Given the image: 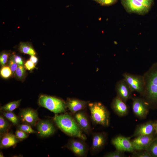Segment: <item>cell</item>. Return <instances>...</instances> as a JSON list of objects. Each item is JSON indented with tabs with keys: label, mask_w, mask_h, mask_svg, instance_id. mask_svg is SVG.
Here are the masks:
<instances>
[{
	"label": "cell",
	"mask_w": 157,
	"mask_h": 157,
	"mask_svg": "<svg viewBox=\"0 0 157 157\" xmlns=\"http://www.w3.org/2000/svg\"><path fill=\"white\" fill-rule=\"evenodd\" d=\"M74 119L81 129L88 133L90 131V125L87 116L83 112L78 111L75 113Z\"/></svg>",
	"instance_id": "cell-16"
},
{
	"label": "cell",
	"mask_w": 157,
	"mask_h": 157,
	"mask_svg": "<svg viewBox=\"0 0 157 157\" xmlns=\"http://www.w3.org/2000/svg\"><path fill=\"white\" fill-rule=\"evenodd\" d=\"M3 115L4 117L14 125L18 124L19 120L18 117L12 112L4 111Z\"/></svg>",
	"instance_id": "cell-22"
},
{
	"label": "cell",
	"mask_w": 157,
	"mask_h": 157,
	"mask_svg": "<svg viewBox=\"0 0 157 157\" xmlns=\"http://www.w3.org/2000/svg\"><path fill=\"white\" fill-rule=\"evenodd\" d=\"M130 138L118 136L112 140V143L117 150L121 151L133 152L134 149Z\"/></svg>",
	"instance_id": "cell-8"
},
{
	"label": "cell",
	"mask_w": 157,
	"mask_h": 157,
	"mask_svg": "<svg viewBox=\"0 0 157 157\" xmlns=\"http://www.w3.org/2000/svg\"><path fill=\"white\" fill-rule=\"evenodd\" d=\"M25 68L23 65H18L15 73V77L18 79L22 80L26 75Z\"/></svg>",
	"instance_id": "cell-24"
},
{
	"label": "cell",
	"mask_w": 157,
	"mask_h": 157,
	"mask_svg": "<svg viewBox=\"0 0 157 157\" xmlns=\"http://www.w3.org/2000/svg\"><path fill=\"white\" fill-rule=\"evenodd\" d=\"M117 1V0H99L97 3L101 6H108L113 4Z\"/></svg>",
	"instance_id": "cell-31"
},
{
	"label": "cell",
	"mask_w": 157,
	"mask_h": 157,
	"mask_svg": "<svg viewBox=\"0 0 157 157\" xmlns=\"http://www.w3.org/2000/svg\"><path fill=\"white\" fill-rule=\"evenodd\" d=\"M92 120L96 124L104 126L109 124V114L106 107L99 102L89 104Z\"/></svg>",
	"instance_id": "cell-3"
},
{
	"label": "cell",
	"mask_w": 157,
	"mask_h": 157,
	"mask_svg": "<svg viewBox=\"0 0 157 157\" xmlns=\"http://www.w3.org/2000/svg\"><path fill=\"white\" fill-rule=\"evenodd\" d=\"M26 69L28 70H31L35 68V65L30 60L27 61L24 64Z\"/></svg>",
	"instance_id": "cell-34"
},
{
	"label": "cell",
	"mask_w": 157,
	"mask_h": 157,
	"mask_svg": "<svg viewBox=\"0 0 157 157\" xmlns=\"http://www.w3.org/2000/svg\"><path fill=\"white\" fill-rule=\"evenodd\" d=\"M154 126L155 133H157V121L154 122Z\"/></svg>",
	"instance_id": "cell-38"
},
{
	"label": "cell",
	"mask_w": 157,
	"mask_h": 157,
	"mask_svg": "<svg viewBox=\"0 0 157 157\" xmlns=\"http://www.w3.org/2000/svg\"><path fill=\"white\" fill-rule=\"evenodd\" d=\"M19 116L22 122L29 125H35L39 121L37 112L31 108L22 110L20 113Z\"/></svg>",
	"instance_id": "cell-9"
},
{
	"label": "cell",
	"mask_w": 157,
	"mask_h": 157,
	"mask_svg": "<svg viewBox=\"0 0 157 157\" xmlns=\"http://www.w3.org/2000/svg\"><path fill=\"white\" fill-rule=\"evenodd\" d=\"M133 157H151L150 153L147 151L134 153L132 155Z\"/></svg>",
	"instance_id": "cell-33"
},
{
	"label": "cell",
	"mask_w": 157,
	"mask_h": 157,
	"mask_svg": "<svg viewBox=\"0 0 157 157\" xmlns=\"http://www.w3.org/2000/svg\"><path fill=\"white\" fill-rule=\"evenodd\" d=\"M144 5L150 8L152 5L154 0H137Z\"/></svg>",
	"instance_id": "cell-36"
},
{
	"label": "cell",
	"mask_w": 157,
	"mask_h": 157,
	"mask_svg": "<svg viewBox=\"0 0 157 157\" xmlns=\"http://www.w3.org/2000/svg\"><path fill=\"white\" fill-rule=\"evenodd\" d=\"M155 139L153 134L140 135L137 137L131 142L134 150L147 151L151 144Z\"/></svg>",
	"instance_id": "cell-7"
},
{
	"label": "cell",
	"mask_w": 157,
	"mask_h": 157,
	"mask_svg": "<svg viewBox=\"0 0 157 157\" xmlns=\"http://www.w3.org/2000/svg\"><path fill=\"white\" fill-rule=\"evenodd\" d=\"M38 102L40 106L55 113L64 112L67 107L66 103L63 100L46 95H41L39 97Z\"/></svg>",
	"instance_id": "cell-4"
},
{
	"label": "cell",
	"mask_w": 157,
	"mask_h": 157,
	"mask_svg": "<svg viewBox=\"0 0 157 157\" xmlns=\"http://www.w3.org/2000/svg\"><path fill=\"white\" fill-rule=\"evenodd\" d=\"M38 133L42 137H48L53 134L55 131V127L51 122L49 120L39 121L36 124Z\"/></svg>",
	"instance_id": "cell-11"
},
{
	"label": "cell",
	"mask_w": 157,
	"mask_h": 157,
	"mask_svg": "<svg viewBox=\"0 0 157 157\" xmlns=\"http://www.w3.org/2000/svg\"><path fill=\"white\" fill-rule=\"evenodd\" d=\"M121 3L126 10L129 13L143 15L147 13L150 9L137 0H121Z\"/></svg>",
	"instance_id": "cell-6"
},
{
	"label": "cell",
	"mask_w": 157,
	"mask_h": 157,
	"mask_svg": "<svg viewBox=\"0 0 157 157\" xmlns=\"http://www.w3.org/2000/svg\"><path fill=\"white\" fill-rule=\"evenodd\" d=\"M88 102L75 98H67L66 103L67 107L70 112L75 114L85 108Z\"/></svg>",
	"instance_id": "cell-14"
},
{
	"label": "cell",
	"mask_w": 157,
	"mask_h": 157,
	"mask_svg": "<svg viewBox=\"0 0 157 157\" xmlns=\"http://www.w3.org/2000/svg\"><path fill=\"white\" fill-rule=\"evenodd\" d=\"M116 89L117 96L124 102L126 101L131 97L132 91L124 79L117 83Z\"/></svg>",
	"instance_id": "cell-12"
},
{
	"label": "cell",
	"mask_w": 157,
	"mask_h": 157,
	"mask_svg": "<svg viewBox=\"0 0 157 157\" xmlns=\"http://www.w3.org/2000/svg\"><path fill=\"white\" fill-rule=\"evenodd\" d=\"M21 100L10 102L1 107L0 110L6 112H12L19 106Z\"/></svg>",
	"instance_id": "cell-21"
},
{
	"label": "cell",
	"mask_w": 157,
	"mask_h": 157,
	"mask_svg": "<svg viewBox=\"0 0 157 157\" xmlns=\"http://www.w3.org/2000/svg\"><path fill=\"white\" fill-rule=\"evenodd\" d=\"M19 139L14 135L6 133L3 135L0 141V148H8L13 146L19 141Z\"/></svg>",
	"instance_id": "cell-18"
},
{
	"label": "cell",
	"mask_w": 157,
	"mask_h": 157,
	"mask_svg": "<svg viewBox=\"0 0 157 157\" xmlns=\"http://www.w3.org/2000/svg\"><path fill=\"white\" fill-rule=\"evenodd\" d=\"M29 60L35 65L37 63L38 60L37 58L35 56H31Z\"/></svg>",
	"instance_id": "cell-37"
},
{
	"label": "cell",
	"mask_w": 157,
	"mask_h": 157,
	"mask_svg": "<svg viewBox=\"0 0 157 157\" xmlns=\"http://www.w3.org/2000/svg\"><path fill=\"white\" fill-rule=\"evenodd\" d=\"M15 135L19 139H24L26 138L28 135L27 133L22 130H18L15 133Z\"/></svg>",
	"instance_id": "cell-32"
},
{
	"label": "cell",
	"mask_w": 157,
	"mask_h": 157,
	"mask_svg": "<svg viewBox=\"0 0 157 157\" xmlns=\"http://www.w3.org/2000/svg\"><path fill=\"white\" fill-rule=\"evenodd\" d=\"M106 142V136L104 133H97L93 136L91 149L92 151H97L101 149Z\"/></svg>",
	"instance_id": "cell-19"
},
{
	"label": "cell",
	"mask_w": 157,
	"mask_h": 157,
	"mask_svg": "<svg viewBox=\"0 0 157 157\" xmlns=\"http://www.w3.org/2000/svg\"><path fill=\"white\" fill-rule=\"evenodd\" d=\"M112 107L114 111L119 115L123 116L128 112V107L123 101L118 96L116 97L112 103Z\"/></svg>",
	"instance_id": "cell-17"
},
{
	"label": "cell",
	"mask_w": 157,
	"mask_h": 157,
	"mask_svg": "<svg viewBox=\"0 0 157 157\" xmlns=\"http://www.w3.org/2000/svg\"><path fill=\"white\" fill-rule=\"evenodd\" d=\"M68 148L76 156H83L85 155L87 147L83 142L76 140H72L67 145Z\"/></svg>",
	"instance_id": "cell-13"
},
{
	"label": "cell",
	"mask_w": 157,
	"mask_h": 157,
	"mask_svg": "<svg viewBox=\"0 0 157 157\" xmlns=\"http://www.w3.org/2000/svg\"><path fill=\"white\" fill-rule=\"evenodd\" d=\"M19 49L21 53L31 56H35L36 54L35 50L29 43L21 42L19 44Z\"/></svg>",
	"instance_id": "cell-20"
},
{
	"label": "cell",
	"mask_w": 157,
	"mask_h": 157,
	"mask_svg": "<svg viewBox=\"0 0 157 157\" xmlns=\"http://www.w3.org/2000/svg\"><path fill=\"white\" fill-rule=\"evenodd\" d=\"M95 1L97 3V2H98V1L99 0H93Z\"/></svg>",
	"instance_id": "cell-40"
},
{
	"label": "cell",
	"mask_w": 157,
	"mask_h": 157,
	"mask_svg": "<svg viewBox=\"0 0 157 157\" xmlns=\"http://www.w3.org/2000/svg\"><path fill=\"white\" fill-rule=\"evenodd\" d=\"M13 55L15 61L18 65H23V60L21 56L16 55Z\"/></svg>",
	"instance_id": "cell-35"
},
{
	"label": "cell",
	"mask_w": 157,
	"mask_h": 157,
	"mask_svg": "<svg viewBox=\"0 0 157 157\" xmlns=\"http://www.w3.org/2000/svg\"><path fill=\"white\" fill-rule=\"evenodd\" d=\"M132 91H135L143 94L144 90V82L143 76L134 75L125 72L123 74Z\"/></svg>",
	"instance_id": "cell-5"
},
{
	"label": "cell",
	"mask_w": 157,
	"mask_h": 157,
	"mask_svg": "<svg viewBox=\"0 0 157 157\" xmlns=\"http://www.w3.org/2000/svg\"><path fill=\"white\" fill-rule=\"evenodd\" d=\"M18 129L27 133H35L37 132V131L33 129L29 125L26 124L19 125L18 126Z\"/></svg>",
	"instance_id": "cell-27"
},
{
	"label": "cell",
	"mask_w": 157,
	"mask_h": 157,
	"mask_svg": "<svg viewBox=\"0 0 157 157\" xmlns=\"http://www.w3.org/2000/svg\"><path fill=\"white\" fill-rule=\"evenodd\" d=\"M124 155L122 151L118 150L109 153L105 155L106 157H123Z\"/></svg>",
	"instance_id": "cell-30"
},
{
	"label": "cell",
	"mask_w": 157,
	"mask_h": 157,
	"mask_svg": "<svg viewBox=\"0 0 157 157\" xmlns=\"http://www.w3.org/2000/svg\"><path fill=\"white\" fill-rule=\"evenodd\" d=\"M147 151L152 157H157V139H156L152 143Z\"/></svg>",
	"instance_id": "cell-26"
},
{
	"label": "cell",
	"mask_w": 157,
	"mask_h": 157,
	"mask_svg": "<svg viewBox=\"0 0 157 157\" xmlns=\"http://www.w3.org/2000/svg\"><path fill=\"white\" fill-rule=\"evenodd\" d=\"M53 121L57 126L66 134L85 140L86 138L74 119L70 115L65 114L56 115Z\"/></svg>",
	"instance_id": "cell-2"
},
{
	"label": "cell",
	"mask_w": 157,
	"mask_h": 157,
	"mask_svg": "<svg viewBox=\"0 0 157 157\" xmlns=\"http://www.w3.org/2000/svg\"><path fill=\"white\" fill-rule=\"evenodd\" d=\"M9 55L8 53L6 52L1 53L0 56V63L2 67L5 66L7 62Z\"/></svg>",
	"instance_id": "cell-29"
},
{
	"label": "cell",
	"mask_w": 157,
	"mask_h": 157,
	"mask_svg": "<svg viewBox=\"0 0 157 157\" xmlns=\"http://www.w3.org/2000/svg\"><path fill=\"white\" fill-rule=\"evenodd\" d=\"M0 75L2 78L6 79L12 75V72L9 66H4L1 69Z\"/></svg>",
	"instance_id": "cell-25"
},
{
	"label": "cell",
	"mask_w": 157,
	"mask_h": 157,
	"mask_svg": "<svg viewBox=\"0 0 157 157\" xmlns=\"http://www.w3.org/2000/svg\"><path fill=\"white\" fill-rule=\"evenodd\" d=\"M0 157H3V154L1 152L0 153Z\"/></svg>",
	"instance_id": "cell-39"
},
{
	"label": "cell",
	"mask_w": 157,
	"mask_h": 157,
	"mask_svg": "<svg viewBox=\"0 0 157 157\" xmlns=\"http://www.w3.org/2000/svg\"><path fill=\"white\" fill-rule=\"evenodd\" d=\"M132 108L134 113L138 117L144 118L148 112L147 103L143 99L135 98L133 99Z\"/></svg>",
	"instance_id": "cell-10"
},
{
	"label": "cell",
	"mask_w": 157,
	"mask_h": 157,
	"mask_svg": "<svg viewBox=\"0 0 157 157\" xmlns=\"http://www.w3.org/2000/svg\"><path fill=\"white\" fill-rule=\"evenodd\" d=\"M8 65V66L12 72V75L15 74V71L18 65L15 61L13 55L11 56L9 58Z\"/></svg>",
	"instance_id": "cell-28"
},
{
	"label": "cell",
	"mask_w": 157,
	"mask_h": 157,
	"mask_svg": "<svg viewBox=\"0 0 157 157\" xmlns=\"http://www.w3.org/2000/svg\"><path fill=\"white\" fill-rule=\"evenodd\" d=\"M144 82L143 95L147 103L157 105V62L154 63L143 75Z\"/></svg>",
	"instance_id": "cell-1"
},
{
	"label": "cell",
	"mask_w": 157,
	"mask_h": 157,
	"mask_svg": "<svg viewBox=\"0 0 157 157\" xmlns=\"http://www.w3.org/2000/svg\"><path fill=\"white\" fill-rule=\"evenodd\" d=\"M154 131V122H148L138 126L132 136L152 135Z\"/></svg>",
	"instance_id": "cell-15"
},
{
	"label": "cell",
	"mask_w": 157,
	"mask_h": 157,
	"mask_svg": "<svg viewBox=\"0 0 157 157\" xmlns=\"http://www.w3.org/2000/svg\"><path fill=\"white\" fill-rule=\"evenodd\" d=\"M9 126L8 122L2 115L0 116V133L3 135L7 133V130Z\"/></svg>",
	"instance_id": "cell-23"
}]
</instances>
